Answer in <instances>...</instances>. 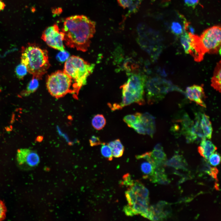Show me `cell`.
I'll return each mask as SVG.
<instances>
[{"label": "cell", "mask_w": 221, "mask_h": 221, "mask_svg": "<svg viewBox=\"0 0 221 221\" xmlns=\"http://www.w3.org/2000/svg\"><path fill=\"white\" fill-rule=\"evenodd\" d=\"M180 41L185 53L191 55L195 61L199 62L203 59L205 53L198 36L184 30L181 36Z\"/></svg>", "instance_id": "8"}, {"label": "cell", "mask_w": 221, "mask_h": 221, "mask_svg": "<svg viewBox=\"0 0 221 221\" xmlns=\"http://www.w3.org/2000/svg\"><path fill=\"white\" fill-rule=\"evenodd\" d=\"M149 219L153 221L161 220L167 218L171 214L169 204L164 201L159 202L157 204L149 207Z\"/></svg>", "instance_id": "13"}, {"label": "cell", "mask_w": 221, "mask_h": 221, "mask_svg": "<svg viewBox=\"0 0 221 221\" xmlns=\"http://www.w3.org/2000/svg\"><path fill=\"white\" fill-rule=\"evenodd\" d=\"M62 31L67 46L86 52L95 32V24L86 16L76 15L67 18Z\"/></svg>", "instance_id": "1"}, {"label": "cell", "mask_w": 221, "mask_h": 221, "mask_svg": "<svg viewBox=\"0 0 221 221\" xmlns=\"http://www.w3.org/2000/svg\"><path fill=\"white\" fill-rule=\"evenodd\" d=\"M221 61L218 62L214 69L213 75L211 79V86L219 92H221Z\"/></svg>", "instance_id": "21"}, {"label": "cell", "mask_w": 221, "mask_h": 221, "mask_svg": "<svg viewBox=\"0 0 221 221\" xmlns=\"http://www.w3.org/2000/svg\"><path fill=\"white\" fill-rule=\"evenodd\" d=\"M106 123V119L104 116L102 114L95 115L91 121L93 127L97 130L102 129L105 126Z\"/></svg>", "instance_id": "24"}, {"label": "cell", "mask_w": 221, "mask_h": 221, "mask_svg": "<svg viewBox=\"0 0 221 221\" xmlns=\"http://www.w3.org/2000/svg\"><path fill=\"white\" fill-rule=\"evenodd\" d=\"M171 28L173 33L177 35L182 34L183 32L181 25L178 22H173Z\"/></svg>", "instance_id": "31"}, {"label": "cell", "mask_w": 221, "mask_h": 221, "mask_svg": "<svg viewBox=\"0 0 221 221\" xmlns=\"http://www.w3.org/2000/svg\"><path fill=\"white\" fill-rule=\"evenodd\" d=\"M199 1V0H184V2L188 6L194 8L198 4Z\"/></svg>", "instance_id": "39"}, {"label": "cell", "mask_w": 221, "mask_h": 221, "mask_svg": "<svg viewBox=\"0 0 221 221\" xmlns=\"http://www.w3.org/2000/svg\"><path fill=\"white\" fill-rule=\"evenodd\" d=\"M209 162L212 165L216 166L219 165L221 162V157L220 154L216 152L213 153L209 158Z\"/></svg>", "instance_id": "30"}, {"label": "cell", "mask_w": 221, "mask_h": 221, "mask_svg": "<svg viewBox=\"0 0 221 221\" xmlns=\"http://www.w3.org/2000/svg\"><path fill=\"white\" fill-rule=\"evenodd\" d=\"M114 145L111 149L113 156L115 157H121L124 150V147L120 139H118L114 141Z\"/></svg>", "instance_id": "27"}, {"label": "cell", "mask_w": 221, "mask_h": 221, "mask_svg": "<svg viewBox=\"0 0 221 221\" xmlns=\"http://www.w3.org/2000/svg\"><path fill=\"white\" fill-rule=\"evenodd\" d=\"M90 145L91 146H97L100 145L101 142L99 137L93 135L89 140Z\"/></svg>", "instance_id": "33"}, {"label": "cell", "mask_w": 221, "mask_h": 221, "mask_svg": "<svg viewBox=\"0 0 221 221\" xmlns=\"http://www.w3.org/2000/svg\"><path fill=\"white\" fill-rule=\"evenodd\" d=\"M4 7V4L2 0H0V11L3 9Z\"/></svg>", "instance_id": "41"}, {"label": "cell", "mask_w": 221, "mask_h": 221, "mask_svg": "<svg viewBox=\"0 0 221 221\" xmlns=\"http://www.w3.org/2000/svg\"><path fill=\"white\" fill-rule=\"evenodd\" d=\"M101 152L103 157L109 161H111L113 159L112 151L108 144L105 143H102L101 148Z\"/></svg>", "instance_id": "28"}, {"label": "cell", "mask_w": 221, "mask_h": 221, "mask_svg": "<svg viewBox=\"0 0 221 221\" xmlns=\"http://www.w3.org/2000/svg\"><path fill=\"white\" fill-rule=\"evenodd\" d=\"M154 149L158 150H163L162 145L160 143H158L155 146Z\"/></svg>", "instance_id": "40"}, {"label": "cell", "mask_w": 221, "mask_h": 221, "mask_svg": "<svg viewBox=\"0 0 221 221\" xmlns=\"http://www.w3.org/2000/svg\"><path fill=\"white\" fill-rule=\"evenodd\" d=\"M138 41L141 48L153 58L159 53V47L151 40L149 32L145 24H140L137 28Z\"/></svg>", "instance_id": "10"}, {"label": "cell", "mask_w": 221, "mask_h": 221, "mask_svg": "<svg viewBox=\"0 0 221 221\" xmlns=\"http://www.w3.org/2000/svg\"><path fill=\"white\" fill-rule=\"evenodd\" d=\"M21 63L26 67L33 77L41 79L50 67L47 51L34 44L21 47Z\"/></svg>", "instance_id": "2"}, {"label": "cell", "mask_w": 221, "mask_h": 221, "mask_svg": "<svg viewBox=\"0 0 221 221\" xmlns=\"http://www.w3.org/2000/svg\"><path fill=\"white\" fill-rule=\"evenodd\" d=\"M141 122L145 129L146 134L153 137L156 130L155 118L150 114L145 113L142 114Z\"/></svg>", "instance_id": "16"}, {"label": "cell", "mask_w": 221, "mask_h": 221, "mask_svg": "<svg viewBox=\"0 0 221 221\" xmlns=\"http://www.w3.org/2000/svg\"><path fill=\"white\" fill-rule=\"evenodd\" d=\"M150 178L152 182L161 184H167L170 182L165 173L164 169L161 166L155 167L154 173Z\"/></svg>", "instance_id": "18"}, {"label": "cell", "mask_w": 221, "mask_h": 221, "mask_svg": "<svg viewBox=\"0 0 221 221\" xmlns=\"http://www.w3.org/2000/svg\"><path fill=\"white\" fill-rule=\"evenodd\" d=\"M151 156L155 164H163L166 160V156L163 150L153 149L150 152Z\"/></svg>", "instance_id": "25"}, {"label": "cell", "mask_w": 221, "mask_h": 221, "mask_svg": "<svg viewBox=\"0 0 221 221\" xmlns=\"http://www.w3.org/2000/svg\"><path fill=\"white\" fill-rule=\"evenodd\" d=\"M218 172V170L216 167H211L209 175L215 179L218 180L217 175Z\"/></svg>", "instance_id": "38"}, {"label": "cell", "mask_w": 221, "mask_h": 221, "mask_svg": "<svg viewBox=\"0 0 221 221\" xmlns=\"http://www.w3.org/2000/svg\"><path fill=\"white\" fill-rule=\"evenodd\" d=\"M200 126L205 137L211 139L212 128L209 116L205 114H202L200 116Z\"/></svg>", "instance_id": "19"}, {"label": "cell", "mask_w": 221, "mask_h": 221, "mask_svg": "<svg viewBox=\"0 0 221 221\" xmlns=\"http://www.w3.org/2000/svg\"><path fill=\"white\" fill-rule=\"evenodd\" d=\"M136 131L140 134L145 135L146 134L145 129L141 122L133 124L131 126Z\"/></svg>", "instance_id": "32"}, {"label": "cell", "mask_w": 221, "mask_h": 221, "mask_svg": "<svg viewBox=\"0 0 221 221\" xmlns=\"http://www.w3.org/2000/svg\"><path fill=\"white\" fill-rule=\"evenodd\" d=\"M140 157L145 160L140 166L141 170L144 175L143 176L145 178L150 177L153 174L156 167L154 161L151 156L150 152L141 155Z\"/></svg>", "instance_id": "15"}, {"label": "cell", "mask_w": 221, "mask_h": 221, "mask_svg": "<svg viewBox=\"0 0 221 221\" xmlns=\"http://www.w3.org/2000/svg\"><path fill=\"white\" fill-rule=\"evenodd\" d=\"M15 72L17 77L20 79H23L28 72L26 67L21 63L16 67Z\"/></svg>", "instance_id": "29"}, {"label": "cell", "mask_w": 221, "mask_h": 221, "mask_svg": "<svg viewBox=\"0 0 221 221\" xmlns=\"http://www.w3.org/2000/svg\"><path fill=\"white\" fill-rule=\"evenodd\" d=\"M57 59L60 61H64L67 60L69 57V54L64 50L60 51L57 56Z\"/></svg>", "instance_id": "34"}, {"label": "cell", "mask_w": 221, "mask_h": 221, "mask_svg": "<svg viewBox=\"0 0 221 221\" xmlns=\"http://www.w3.org/2000/svg\"><path fill=\"white\" fill-rule=\"evenodd\" d=\"M129 75L127 81L121 87L122 100L119 104L121 108L134 103L140 105L145 103L144 95L146 76L140 73H131Z\"/></svg>", "instance_id": "3"}, {"label": "cell", "mask_w": 221, "mask_h": 221, "mask_svg": "<svg viewBox=\"0 0 221 221\" xmlns=\"http://www.w3.org/2000/svg\"><path fill=\"white\" fill-rule=\"evenodd\" d=\"M142 114L136 112L133 114H130L125 116L123 118L124 121L130 127L133 124L141 122Z\"/></svg>", "instance_id": "26"}, {"label": "cell", "mask_w": 221, "mask_h": 221, "mask_svg": "<svg viewBox=\"0 0 221 221\" xmlns=\"http://www.w3.org/2000/svg\"><path fill=\"white\" fill-rule=\"evenodd\" d=\"M221 35L220 26L216 25L207 29L199 36L205 53H220Z\"/></svg>", "instance_id": "7"}, {"label": "cell", "mask_w": 221, "mask_h": 221, "mask_svg": "<svg viewBox=\"0 0 221 221\" xmlns=\"http://www.w3.org/2000/svg\"><path fill=\"white\" fill-rule=\"evenodd\" d=\"M123 184L129 186L131 185L134 182L131 179L130 175L128 174L125 175L123 176Z\"/></svg>", "instance_id": "36"}, {"label": "cell", "mask_w": 221, "mask_h": 221, "mask_svg": "<svg viewBox=\"0 0 221 221\" xmlns=\"http://www.w3.org/2000/svg\"><path fill=\"white\" fill-rule=\"evenodd\" d=\"M38 80L35 78L33 77L28 84L26 89L21 92L19 95V97H26L35 92L39 87Z\"/></svg>", "instance_id": "22"}, {"label": "cell", "mask_w": 221, "mask_h": 221, "mask_svg": "<svg viewBox=\"0 0 221 221\" xmlns=\"http://www.w3.org/2000/svg\"><path fill=\"white\" fill-rule=\"evenodd\" d=\"M95 65L82 58L72 56L65 61L63 71L72 79L79 92L87 83V78L93 71Z\"/></svg>", "instance_id": "4"}, {"label": "cell", "mask_w": 221, "mask_h": 221, "mask_svg": "<svg viewBox=\"0 0 221 221\" xmlns=\"http://www.w3.org/2000/svg\"><path fill=\"white\" fill-rule=\"evenodd\" d=\"M217 149V147L210 141L204 138L201 140L198 148V152L206 159L208 160L210 156Z\"/></svg>", "instance_id": "17"}, {"label": "cell", "mask_w": 221, "mask_h": 221, "mask_svg": "<svg viewBox=\"0 0 221 221\" xmlns=\"http://www.w3.org/2000/svg\"><path fill=\"white\" fill-rule=\"evenodd\" d=\"M119 5L123 8L128 9L130 12L135 11L142 0H117Z\"/></svg>", "instance_id": "23"}, {"label": "cell", "mask_w": 221, "mask_h": 221, "mask_svg": "<svg viewBox=\"0 0 221 221\" xmlns=\"http://www.w3.org/2000/svg\"><path fill=\"white\" fill-rule=\"evenodd\" d=\"M64 34L56 24L47 27L43 32L42 39L49 47L62 51L64 50Z\"/></svg>", "instance_id": "9"}, {"label": "cell", "mask_w": 221, "mask_h": 221, "mask_svg": "<svg viewBox=\"0 0 221 221\" xmlns=\"http://www.w3.org/2000/svg\"><path fill=\"white\" fill-rule=\"evenodd\" d=\"M201 170L204 172L209 174L211 168L209 164L205 160H204L202 166Z\"/></svg>", "instance_id": "37"}, {"label": "cell", "mask_w": 221, "mask_h": 221, "mask_svg": "<svg viewBox=\"0 0 221 221\" xmlns=\"http://www.w3.org/2000/svg\"><path fill=\"white\" fill-rule=\"evenodd\" d=\"M182 132L186 138L188 142H193L199 140L200 132L195 123L185 114L180 120Z\"/></svg>", "instance_id": "11"}, {"label": "cell", "mask_w": 221, "mask_h": 221, "mask_svg": "<svg viewBox=\"0 0 221 221\" xmlns=\"http://www.w3.org/2000/svg\"><path fill=\"white\" fill-rule=\"evenodd\" d=\"M46 86L51 95L56 99L69 93L77 96L79 92L72 78L63 71L58 70L49 75Z\"/></svg>", "instance_id": "5"}, {"label": "cell", "mask_w": 221, "mask_h": 221, "mask_svg": "<svg viewBox=\"0 0 221 221\" xmlns=\"http://www.w3.org/2000/svg\"><path fill=\"white\" fill-rule=\"evenodd\" d=\"M172 167L176 169H186L187 163L182 156L176 154L174 155L170 159L165 161L164 164Z\"/></svg>", "instance_id": "20"}, {"label": "cell", "mask_w": 221, "mask_h": 221, "mask_svg": "<svg viewBox=\"0 0 221 221\" xmlns=\"http://www.w3.org/2000/svg\"><path fill=\"white\" fill-rule=\"evenodd\" d=\"M6 208L3 202L0 200V220L5 218Z\"/></svg>", "instance_id": "35"}, {"label": "cell", "mask_w": 221, "mask_h": 221, "mask_svg": "<svg viewBox=\"0 0 221 221\" xmlns=\"http://www.w3.org/2000/svg\"><path fill=\"white\" fill-rule=\"evenodd\" d=\"M145 89L148 103L151 104L162 100L168 92L176 88L170 82L155 77L146 79Z\"/></svg>", "instance_id": "6"}, {"label": "cell", "mask_w": 221, "mask_h": 221, "mask_svg": "<svg viewBox=\"0 0 221 221\" xmlns=\"http://www.w3.org/2000/svg\"><path fill=\"white\" fill-rule=\"evenodd\" d=\"M187 98L200 106L206 107L204 100L205 98L204 88L202 86L194 85L188 87L186 90Z\"/></svg>", "instance_id": "14"}, {"label": "cell", "mask_w": 221, "mask_h": 221, "mask_svg": "<svg viewBox=\"0 0 221 221\" xmlns=\"http://www.w3.org/2000/svg\"><path fill=\"white\" fill-rule=\"evenodd\" d=\"M16 159L20 165L29 167L37 166L40 162V157L35 151L28 148H21L17 150Z\"/></svg>", "instance_id": "12"}]
</instances>
